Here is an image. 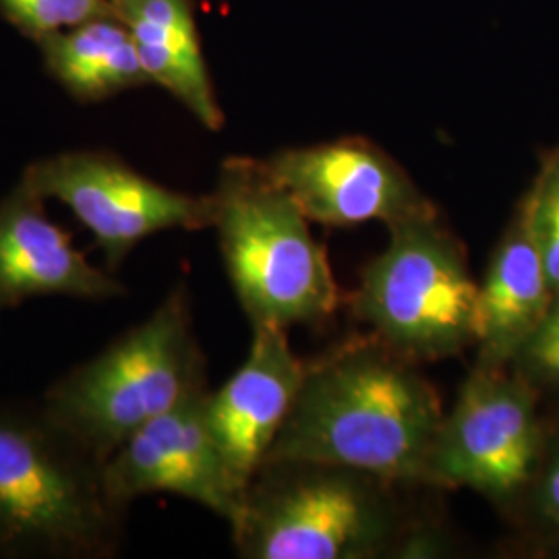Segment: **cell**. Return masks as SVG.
I'll use <instances>...</instances> for the list:
<instances>
[{
  "label": "cell",
  "mask_w": 559,
  "mask_h": 559,
  "mask_svg": "<svg viewBox=\"0 0 559 559\" xmlns=\"http://www.w3.org/2000/svg\"><path fill=\"white\" fill-rule=\"evenodd\" d=\"M522 501L533 524L549 539H559V436H547L537 477Z\"/></svg>",
  "instance_id": "obj_19"
},
{
  "label": "cell",
  "mask_w": 559,
  "mask_h": 559,
  "mask_svg": "<svg viewBox=\"0 0 559 559\" xmlns=\"http://www.w3.org/2000/svg\"><path fill=\"white\" fill-rule=\"evenodd\" d=\"M441 419L440 396L417 360L369 334L305 362L293 411L265 460H316L429 487Z\"/></svg>",
  "instance_id": "obj_1"
},
{
  "label": "cell",
  "mask_w": 559,
  "mask_h": 559,
  "mask_svg": "<svg viewBox=\"0 0 559 559\" xmlns=\"http://www.w3.org/2000/svg\"><path fill=\"white\" fill-rule=\"evenodd\" d=\"M390 480L316 460H265L249 483L233 545L245 559H376L425 549Z\"/></svg>",
  "instance_id": "obj_2"
},
{
  "label": "cell",
  "mask_w": 559,
  "mask_h": 559,
  "mask_svg": "<svg viewBox=\"0 0 559 559\" xmlns=\"http://www.w3.org/2000/svg\"><path fill=\"white\" fill-rule=\"evenodd\" d=\"M540 394L512 367L475 365L441 419L429 456V487L473 489L516 506L537 477L547 431Z\"/></svg>",
  "instance_id": "obj_7"
},
{
  "label": "cell",
  "mask_w": 559,
  "mask_h": 559,
  "mask_svg": "<svg viewBox=\"0 0 559 559\" xmlns=\"http://www.w3.org/2000/svg\"><path fill=\"white\" fill-rule=\"evenodd\" d=\"M554 297L556 290L543 270L537 247L516 214L479 284L475 365L510 367L539 328Z\"/></svg>",
  "instance_id": "obj_13"
},
{
  "label": "cell",
  "mask_w": 559,
  "mask_h": 559,
  "mask_svg": "<svg viewBox=\"0 0 559 559\" xmlns=\"http://www.w3.org/2000/svg\"><path fill=\"white\" fill-rule=\"evenodd\" d=\"M265 170L297 201L309 222L325 226H385L438 214L415 180L376 143L344 138L284 150Z\"/></svg>",
  "instance_id": "obj_9"
},
{
  "label": "cell",
  "mask_w": 559,
  "mask_h": 559,
  "mask_svg": "<svg viewBox=\"0 0 559 559\" xmlns=\"http://www.w3.org/2000/svg\"><path fill=\"white\" fill-rule=\"evenodd\" d=\"M46 69L80 102H100L150 83L122 21L104 15L40 38Z\"/></svg>",
  "instance_id": "obj_15"
},
{
  "label": "cell",
  "mask_w": 559,
  "mask_h": 559,
  "mask_svg": "<svg viewBox=\"0 0 559 559\" xmlns=\"http://www.w3.org/2000/svg\"><path fill=\"white\" fill-rule=\"evenodd\" d=\"M44 201L23 179L0 200V311L38 297L90 302L124 297L127 286L73 247Z\"/></svg>",
  "instance_id": "obj_12"
},
{
  "label": "cell",
  "mask_w": 559,
  "mask_h": 559,
  "mask_svg": "<svg viewBox=\"0 0 559 559\" xmlns=\"http://www.w3.org/2000/svg\"><path fill=\"white\" fill-rule=\"evenodd\" d=\"M0 11L23 34L40 40L52 32L112 15V0H0Z\"/></svg>",
  "instance_id": "obj_17"
},
{
  "label": "cell",
  "mask_w": 559,
  "mask_h": 559,
  "mask_svg": "<svg viewBox=\"0 0 559 559\" xmlns=\"http://www.w3.org/2000/svg\"><path fill=\"white\" fill-rule=\"evenodd\" d=\"M251 330L247 359L205 400L210 431L240 498L288 419L305 371L284 328Z\"/></svg>",
  "instance_id": "obj_11"
},
{
  "label": "cell",
  "mask_w": 559,
  "mask_h": 559,
  "mask_svg": "<svg viewBox=\"0 0 559 559\" xmlns=\"http://www.w3.org/2000/svg\"><path fill=\"white\" fill-rule=\"evenodd\" d=\"M519 218L537 247L551 288L559 293V147L543 162L528 195L520 203Z\"/></svg>",
  "instance_id": "obj_16"
},
{
  "label": "cell",
  "mask_w": 559,
  "mask_h": 559,
  "mask_svg": "<svg viewBox=\"0 0 559 559\" xmlns=\"http://www.w3.org/2000/svg\"><path fill=\"white\" fill-rule=\"evenodd\" d=\"M207 392L210 388L145 423L104 462L106 493L120 512L129 514L131 503L143 496L168 493L228 524L237 520L242 498L207 425Z\"/></svg>",
  "instance_id": "obj_10"
},
{
  "label": "cell",
  "mask_w": 559,
  "mask_h": 559,
  "mask_svg": "<svg viewBox=\"0 0 559 559\" xmlns=\"http://www.w3.org/2000/svg\"><path fill=\"white\" fill-rule=\"evenodd\" d=\"M510 367L539 394H559V293Z\"/></svg>",
  "instance_id": "obj_18"
},
{
  "label": "cell",
  "mask_w": 559,
  "mask_h": 559,
  "mask_svg": "<svg viewBox=\"0 0 559 559\" xmlns=\"http://www.w3.org/2000/svg\"><path fill=\"white\" fill-rule=\"evenodd\" d=\"M212 195V228L251 328L320 323L336 313L338 284L297 201L263 160L228 158Z\"/></svg>",
  "instance_id": "obj_4"
},
{
  "label": "cell",
  "mask_w": 559,
  "mask_h": 559,
  "mask_svg": "<svg viewBox=\"0 0 559 559\" xmlns=\"http://www.w3.org/2000/svg\"><path fill=\"white\" fill-rule=\"evenodd\" d=\"M390 240L350 297L371 334L404 357L440 360L477 344L479 284L440 214L388 226Z\"/></svg>",
  "instance_id": "obj_6"
},
{
  "label": "cell",
  "mask_w": 559,
  "mask_h": 559,
  "mask_svg": "<svg viewBox=\"0 0 559 559\" xmlns=\"http://www.w3.org/2000/svg\"><path fill=\"white\" fill-rule=\"evenodd\" d=\"M205 388V359L189 290L180 282L150 318L48 385L40 402L106 462L145 423Z\"/></svg>",
  "instance_id": "obj_5"
},
{
  "label": "cell",
  "mask_w": 559,
  "mask_h": 559,
  "mask_svg": "<svg viewBox=\"0 0 559 559\" xmlns=\"http://www.w3.org/2000/svg\"><path fill=\"white\" fill-rule=\"evenodd\" d=\"M112 15L131 32L143 71L210 131H221L224 112L216 100L191 0H112Z\"/></svg>",
  "instance_id": "obj_14"
},
{
  "label": "cell",
  "mask_w": 559,
  "mask_h": 559,
  "mask_svg": "<svg viewBox=\"0 0 559 559\" xmlns=\"http://www.w3.org/2000/svg\"><path fill=\"white\" fill-rule=\"evenodd\" d=\"M21 179L44 200L67 205L119 272L135 247L166 230L212 228V195L180 193L147 179L119 156L75 150L32 162Z\"/></svg>",
  "instance_id": "obj_8"
},
{
  "label": "cell",
  "mask_w": 559,
  "mask_h": 559,
  "mask_svg": "<svg viewBox=\"0 0 559 559\" xmlns=\"http://www.w3.org/2000/svg\"><path fill=\"white\" fill-rule=\"evenodd\" d=\"M127 516L106 493L104 460L41 402L0 400V558H117Z\"/></svg>",
  "instance_id": "obj_3"
}]
</instances>
